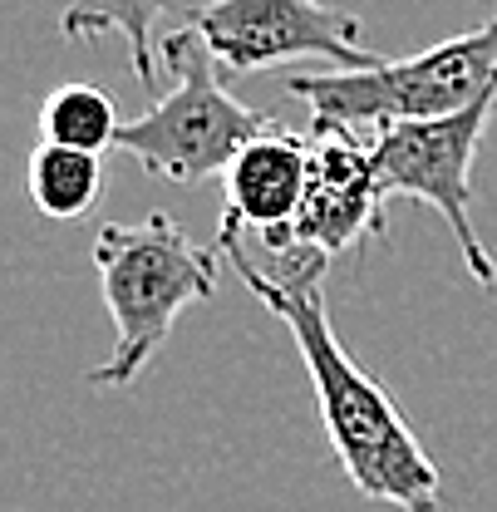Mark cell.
<instances>
[{
    "instance_id": "6da1fadb",
    "label": "cell",
    "mask_w": 497,
    "mask_h": 512,
    "mask_svg": "<svg viewBox=\"0 0 497 512\" xmlns=\"http://www.w3.org/2000/svg\"><path fill=\"white\" fill-rule=\"evenodd\" d=\"M217 247L237 266L247 291L291 330L301 365L315 389V414L335 448L345 478L384 508L438 512L443 478L438 463L414 439L394 394L340 345L325 306V266L330 256L311 247H261L242 227H217Z\"/></svg>"
},
{
    "instance_id": "7a4b0ae2",
    "label": "cell",
    "mask_w": 497,
    "mask_h": 512,
    "mask_svg": "<svg viewBox=\"0 0 497 512\" xmlns=\"http://www.w3.org/2000/svg\"><path fill=\"white\" fill-rule=\"evenodd\" d=\"M94 271L114 320V350L89 370L94 389H128L158 360L187 306L217 296V256L197 247L168 212L104 222L94 232Z\"/></svg>"
},
{
    "instance_id": "3957f363",
    "label": "cell",
    "mask_w": 497,
    "mask_h": 512,
    "mask_svg": "<svg viewBox=\"0 0 497 512\" xmlns=\"http://www.w3.org/2000/svg\"><path fill=\"white\" fill-rule=\"evenodd\" d=\"M497 89V20L453 35L424 55L379 60L370 69H330V74H291L286 94L311 109L315 124L340 128H394L453 119Z\"/></svg>"
},
{
    "instance_id": "277c9868",
    "label": "cell",
    "mask_w": 497,
    "mask_h": 512,
    "mask_svg": "<svg viewBox=\"0 0 497 512\" xmlns=\"http://www.w3.org/2000/svg\"><path fill=\"white\" fill-rule=\"evenodd\" d=\"M158 55H163V69L173 74V89L148 114L124 119L119 148L143 163V173L173 178V183H202V178L227 173L251 138L271 128V119L242 104L237 94H227L222 69L192 25L163 35Z\"/></svg>"
},
{
    "instance_id": "5b68a950",
    "label": "cell",
    "mask_w": 497,
    "mask_h": 512,
    "mask_svg": "<svg viewBox=\"0 0 497 512\" xmlns=\"http://www.w3.org/2000/svg\"><path fill=\"white\" fill-rule=\"evenodd\" d=\"M497 119V89L483 94L473 109L429 124H394L374 133V173L384 197H409L434 207L448 222L463 266L478 286H497V261L488 256L473 227V158L483 148V133Z\"/></svg>"
},
{
    "instance_id": "8992f818",
    "label": "cell",
    "mask_w": 497,
    "mask_h": 512,
    "mask_svg": "<svg viewBox=\"0 0 497 512\" xmlns=\"http://www.w3.org/2000/svg\"><path fill=\"white\" fill-rule=\"evenodd\" d=\"M187 25L207 40L222 74H261L296 60L370 69L384 60L365 45V20L325 0H207Z\"/></svg>"
},
{
    "instance_id": "52a82bcc",
    "label": "cell",
    "mask_w": 497,
    "mask_h": 512,
    "mask_svg": "<svg viewBox=\"0 0 497 512\" xmlns=\"http://www.w3.org/2000/svg\"><path fill=\"white\" fill-rule=\"evenodd\" d=\"M384 202L389 197L374 173V148L355 138V128L315 124L306 202L281 247H311L320 256L355 252L374 237H384Z\"/></svg>"
},
{
    "instance_id": "ba28073f",
    "label": "cell",
    "mask_w": 497,
    "mask_h": 512,
    "mask_svg": "<svg viewBox=\"0 0 497 512\" xmlns=\"http://www.w3.org/2000/svg\"><path fill=\"white\" fill-rule=\"evenodd\" d=\"M306 183H311V138L271 124L222 173V192H227L222 222L251 232L266 247H281L306 202Z\"/></svg>"
},
{
    "instance_id": "9c48e42d",
    "label": "cell",
    "mask_w": 497,
    "mask_h": 512,
    "mask_svg": "<svg viewBox=\"0 0 497 512\" xmlns=\"http://www.w3.org/2000/svg\"><path fill=\"white\" fill-rule=\"evenodd\" d=\"M173 0H69L60 15V35L69 45L79 40H99V35H119L133 55V74L143 89H158V15Z\"/></svg>"
},
{
    "instance_id": "30bf717a",
    "label": "cell",
    "mask_w": 497,
    "mask_h": 512,
    "mask_svg": "<svg viewBox=\"0 0 497 512\" xmlns=\"http://www.w3.org/2000/svg\"><path fill=\"white\" fill-rule=\"evenodd\" d=\"M119 104L99 89V84H60L55 94H45L40 104V143H60V148H79V153H109L119 148Z\"/></svg>"
},
{
    "instance_id": "8fae6325",
    "label": "cell",
    "mask_w": 497,
    "mask_h": 512,
    "mask_svg": "<svg viewBox=\"0 0 497 512\" xmlns=\"http://www.w3.org/2000/svg\"><path fill=\"white\" fill-rule=\"evenodd\" d=\"M104 192V158L99 153H79V148H60V143H35L30 153V202L55 217H84Z\"/></svg>"
}]
</instances>
